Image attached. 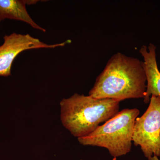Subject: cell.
Returning a JSON list of instances; mask_svg holds the SVG:
<instances>
[{"instance_id": "obj_1", "label": "cell", "mask_w": 160, "mask_h": 160, "mask_svg": "<svg viewBox=\"0 0 160 160\" xmlns=\"http://www.w3.org/2000/svg\"><path fill=\"white\" fill-rule=\"evenodd\" d=\"M146 83L143 62L118 52L108 60L97 78L89 95L95 98L111 99L120 102L144 98Z\"/></svg>"}, {"instance_id": "obj_2", "label": "cell", "mask_w": 160, "mask_h": 160, "mask_svg": "<svg viewBox=\"0 0 160 160\" xmlns=\"http://www.w3.org/2000/svg\"><path fill=\"white\" fill-rule=\"evenodd\" d=\"M120 102L74 93L60 102L61 121L73 136L84 137L117 114Z\"/></svg>"}, {"instance_id": "obj_3", "label": "cell", "mask_w": 160, "mask_h": 160, "mask_svg": "<svg viewBox=\"0 0 160 160\" xmlns=\"http://www.w3.org/2000/svg\"><path fill=\"white\" fill-rule=\"evenodd\" d=\"M139 114L137 108L123 109L78 141L83 146L106 148L114 159L126 155L131 151L135 122Z\"/></svg>"}, {"instance_id": "obj_4", "label": "cell", "mask_w": 160, "mask_h": 160, "mask_svg": "<svg viewBox=\"0 0 160 160\" xmlns=\"http://www.w3.org/2000/svg\"><path fill=\"white\" fill-rule=\"evenodd\" d=\"M132 142L140 146L145 157H160V97L152 96L149 107L137 118Z\"/></svg>"}, {"instance_id": "obj_5", "label": "cell", "mask_w": 160, "mask_h": 160, "mask_svg": "<svg viewBox=\"0 0 160 160\" xmlns=\"http://www.w3.org/2000/svg\"><path fill=\"white\" fill-rule=\"evenodd\" d=\"M4 43L0 46V76L11 75V67L16 58L21 52L32 49H53L62 47L71 42L67 40L63 42L48 45L29 34H22L13 32L4 37Z\"/></svg>"}, {"instance_id": "obj_6", "label": "cell", "mask_w": 160, "mask_h": 160, "mask_svg": "<svg viewBox=\"0 0 160 160\" xmlns=\"http://www.w3.org/2000/svg\"><path fill=\"white\" fill-rule=\"evenodd\" d=\"M156 47L150 43L147 47L143 45L139 50L140 53L144 58L143 66L146 77V89L144 102H150L152 96L160 97V72L157 62Z\"/></svg>"}, {"instance_id": "obj_7", "label": "cell", "mask_w": 160, "mask_h": 160, "mask_svg": "<svg viewBox=\"0 0 160 160\" xmlns=\"http://www.w3.org/2000/svg\"><path fill=\"white\" fill-rule=\"evenodd\" d=\"M37 1L0 0V15L2 20L9 19L25 22L35 29L46 32V30L36 24L26 9V4H33Z\"/></svg>"}, {"instance_id": "obj_8", "label": "cell", "mask_w": 160, "mask_h": 160, "mask_svg": "<svg viewBox=\"0 0 160 160\" xmlns=\"http://www.w3.org/2000/svg\"><path fill=\"white\" fill-rule=\"evenodd\" d=\"M148 160H159V159L156 156H152V157L151 158H149L148 159Z\"/></svg>"}, {"instance_id": "obj_9", "label": "cell", "mask_w": 160, "mask_h": 160, "mask_svg": "<svg viewBox=\"0 0 160 160\" xmlns=\"http://www.w3.org/2000/svg\"><path fill=\"white\" fill-rule=\"evenodd\" d=\"M2 21V18H1V15H0V22H1Z\"/></svg>"}, {"instance_id": "obj_10", "label": "cell", "mask_w": 160, "mask_h": 160, "mask_svg": "<svg viewBox=\"0 0 160 160\" xmlns=\"http://www.w3.org/2000/svg\"></svg>"}]
</instances>
